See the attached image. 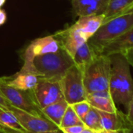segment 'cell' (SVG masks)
Here are the masks:
<instances>
[{
    "label": "cell",
    "instance_id": "cell-27",
    "mask_svg": "<svg viewBox=\"0 0 133 133\" xmlns=\"http://www.w3.org/2000/svg\"><path fill=\"white\" fill-rule=\"evenodd\" d=\"M122 55H124V56L125 57L127 62H129V65H131L133 67V48L126 51L125 52H124Z\"/></svg>",
    "mask_w": 133,
    "mask_h": 133
},
{
    "label": "cell",
    "instance_id": "cell-22",
    "mask_svg": "<svg viewBox=\"0 0 133 133\" xmlns=\"http://www.w3.org/2000/svg\"><path fill=\"white\" fill-rule=\"evenodd\" d=\"M84 125L82 120L79 118V117L76 115L71 106L69 104L60 122V125L59 126V129H63V128H67L73 125Z\"/></svg>",
    "mask_w": 133,
    "mask_h": 133
},
{
    "label": "cell",
    "instance_id": "cell-31",
    "mask_svg": "<svg viewBox=\"0 0 133 133\" xmlns=\"http://www.w3.org/2000/svg\"><path fill=\"white\" fill-rule=\"evenodd\" d=\"M81 133H94V132L92 131V130H91V129H88V128H85L82 132H81Z\"/></svg>",
    "mask_w": 133,
    "mask_h": 133
},
{
    "label": "cell",
    "instance_id": "cell-15",
    "mask_svg": "<svg viewBox=\"0 0 133 133\" xmlns=\"http://www.w3.org/2000/svg\"><path fill=\"white\" fill-rule=\"evenodd\" d=\"M2 79L8 86L17 90H32L38 83L39 77L31 73L19 72L12 76L2 77Z\"/></svg>",
    "mask_w": 133,
    "mask_h": 133
},
{
    "label": "cell",
    "instance_id": "cell-23",
    "mask_svg": "<svg viewBox=\"0 0 133 133\" xmlns=\"http://www.w3.org/2000/svg\"><path fill=\"white\" fill-rule=\"evenodd\" d=\"M70 105L71 106V108H73V110L74 111V112L76 113V115L79 117V118L81 120L83 119L85 115L88 113V111L91 108V106L88 103L87 101L77 102V103H74V104H72Z\"/></svg>",
    "mask_w": 133,
    "mask_h": 133
},
{
    "label": "cell",
    "instance_id": "cell-4",
    "mask_svg": "<svg viewBox=\"0 0 133 133\" xmlns=\"http://www.w3.org/2000/svg\"><path fill=\"white\" fill-rule=\"evenodd\" d=\"M111 62L109 56L98 55L82 70L83 83L86 94L109 90Z\"/></svg>",
    "mask_w": 133,
    "mask_h": 133
},
{
    "label": "cell",
    "instance_id": "cell-33",
    "mask_svg": "<svg viewBox=\"0 0 133 133\" xmlns=\"http://www.w3.org/2000/svg\"><path fill=\"white\" fill-rule=\"evenodd\" d=\"M5 0H0V6H2L3 5V3L5 2Z\"/></svg>",
    "mask_w": 133,
    "mask_h": 133
},
{
    "label": "cell",
    "instance_id": "cell-13",
    "mask_svg": "<svg viewBox=\"0 0 133 133\" xmlns=\"http://www.w3.org/2000/svg\"><path fill=\"white\" fill-rule=\"evenodd\" d=\"M104 19V15H91L79 16V19L72 25L78 30L87 40L94 35L98 29L102 26Z\"/></svg>",
    "mask_w": 133,
    "mask_h": 133
},
{
    "label": "cell",
    "instance_id": "cell-11",
    "mask_svg": "<svg viewBox=\"0 0 133 133\" xmlns=\"http://www.w3.org/2000/svg\"><path fill=\"white\" fill-rule=\"evenodd\" d=\"M97 110V109H96ZM101 120L103 129L130 133L133 130L132 127L127 118V115H125L120 111L114 113L105 112L97 110Z\"/></svg>",
    "mask_w": 133,
    "mask_h": 133
},
{
    "label": "cell",
    "instance_id": "cell-32",
    "mask_svg": "<svg viewBox=\"0 0 133 133\" xmlns=\"http://www.w3.org/2000/svg\"><path fill=\"white\" fill-rule=\"evenodd\" d=\"M42 133H63V132H62L60 129H56V130H53V131H49V132H45Z\"/></svg>",
    "mask_w": 133,
    "mask_h": 133
},
{
    "label": "cell",
    "instance_id": "cell-29",
    "mask_svg": "<svg viewBox=\"0 0 133 133\" xmlns=\"http://www.w3.org/2000/svg\"><path fill=\"white\" fill-rule=\"evenodd\" d=\"M5 19H6V15H5V12L0 9V26L2 25L5 22Z\"/></svg>",
    "mask_w": 133,
    "mask_h": 133
},
{
    "label": "cell",
    "instance_id": "cell-2",
    "mask_svg": "<svg viewBox=\"0 0 133 133\" xmlns=\"http://www.w3.org/2000/svg\"><path fill=\"white\" fill-rule=\"evenodd\" d=\"M74 65L73 58L63 48L34 58L31 73L40 79L60 82L68 69Z\"/></svg>",
    "mask_w": 133,
    "mask_h": 133
},
{
    "label": "cell",
    "instance_id": "cell-12",
    "mask_svg": "<svg viewBox=\"0 0 133 133\" xmlns=\"http://www.w3.org/2000/svg\"><path fill=\"white\" fill-rule=\"evenodd\" d=\"M108 2L109 0H71L74 12L78 16L103 14Z\"/></svg>",
    "mask_w": 133,
    "mask_h": 133
},
{
    "label": "cell",
    "instance_id": "cell-14",
    "mask_svg": "<svg viewBox=\"0 0 133 133\" xmlns=\"http://www.w3.org/2000/svg\"><path fill=\"white\" fill-rule=\"evenodd\" d=\"M86 101L92 108L99 111L114 113L118 111L109 90L97 91L87 94Z\"/></svg>",
    "mask_w": 133,
    "mask_h": 133
},
{
    "label": "cell",
    "instance_id": "cell-20",
    "mask_svg": "<svg viewBox=\"0 0 133 133\" xmlns=\"http://www.w3.org/2000/svg\"><path fill=\"white\" fill-rule=\"evenodd\" d=\"M0 125L18 131L26 132L18 122L15 115L10 110H2L0 111Z\"/></svg>",
    "mask_w": 133,
    "mask_h": 133
},
{
    "label": "cell",
    "instance_id": "cell-5",
    "mask_svg": "<svg viewBox=\"0 0 133 133\" xmlns=\"http://www.w3.org/2000/svg\"><path fill=\"white\" fill-rule=\"evenodd\" d=\"M0 91L12 106L33 115L46 118L42 110L37 104L32 90H20L9 87L1 77Z\"/></svg>",
    "mask_w": 133,
    "mask_h": 133
},
{
    "label": "cell",
    "instance_id": "cell-30",
    "mask_svg": "<svg viewBox=\"0 0 133 133\" xmlns=\"http://www.w3.org/2000/svg\"><path fill=\"white\" fill-rule=\"evenodd\" d=\"M94 133H119L118 131H111V130H106V129H101L99 131H93Z\"/></svg>",
    "mask_w": 133,
    "mask_h": 133
},
{
    "label": "cell",
    "instance_id": "cell-17",
    "mask_svg": "<svg viewBox=\"0 0 133 133\" xmlns=\"http://www.w3.org/2000/svg\"><path fill=\"white\" fill-rule=\"evenodd\" d=\"M133 10V0H109L104 15L103 23Z\"/></svg>",
    "mask_w": 133,
    "mask_h": 133
},
{
    "label": "cell",
    "instance_id": "cell-24",
    "mask_svg": "<svg viewBox=\"0 0 133 133\" xmlns=\"http://www.w3.org/2000/svg\"><path fill=\"white\" fill-rule=\"evenodd\" d=\"M85 128V126L84 125H77L67 128H63L60 129V130L63 132V133H81Z\"/></svg>",
    "mask_w": 133,
    "mask_h": 133
},
{
    "label": "cell",
    "instance_id": "cell-28",
    "mask_svg": "<svg viewBox=\"0 0 133 133\" xmlns=\"http://www.w3.org/2000/svg\"><path fill=\"white\" fill-rule=\"evenodd\" d=\"M0 133H28L27 132H22V131H18L15 129H12L7 127H4L0 125Z\"/></svg>",
    "mask_w": 133,
    "mask_h": 133
},
{
    "label": "cell",
    "instance_id": "cell-18",
    "mask_svg": "<svg viewBox=\"0 0 133 133\" xmlns=\"http://www.w3.org/2000/svg\"><path fill=\"white\" fill-rule=\"evenodd\" d=\"M68 105V103L65 100H62L44 108L42 109V112L47 119L51 121L59 128L62 118Z\"/></svg>",
    "mask_w": 133,
    "mask_h": 133
},
{
    "label": "cell",
    "instance_id": "cell-3",
    "mask_svg": "<svg viewBox=\"0 0 133 133\" xmlns=\"http://www.w3.org/2000/svg\"><path fill=\"white\" fill-rule=\"evenodd\" d=\"M133 26V10L113 18L102 24L98 30L87 41L96 55L111 42L122 36Z\"/></svg>",
    "mask_w": 133,
    "mask_h": 133
},
{
    "label": "cell",
    "instance_id": "cell-25",
    "mask_svg": "<svg viewBox=\"0 0 133 133\" xmlns=\"http://www.w3.org/2000/svg\"><path fill=\"white\" fill-rule=\"evenodd\" d=\"M10 104L6 100L5 96L2 94V93L0 91V111L2 110H9V106Z\"/></svg>",
    "mask_w": 133,
    "mask_h": 133
},
{
    "label": "cell",
    "instance_id": "cell-9",
    "mask_svg": "<svg viewBox=\"0 0 133 133\" xmlns=\"http://www.w3.org/2000/svg\"><path fill=\"white\" fill-rule=\"evenodd\" d=\"M60 48V44L53 35L38 38L33 41L26 49L24 55V65H31L34 57L47 53L56 52Z\"/></svg>",
    "mask_w": 133,
    "mask_h": 133
},
{
    "label": "cell",
    "instance_id": "cell-1",
    "mask_svg": "<svg viewBox=\"0 0 133 133\" xmlns=\"http://www.w3.org/2000/svg\"><path fill=\"white\" fill-rule=\"evenodd\" d=\"M111 62L109 92L114 104H122L128 111L133 97V79L130 65L122 53L108 55Z\"/></svg>",
    "mask_w": 133,
    "mask_h": 133
},
{
    "label": "cell",
    "instance_id": "cell-21",
    "mask_svg": "<svg viewBox=\"0 0 133 133\" xmlns=\"http://www.w3.org/2000/svg\"><path fill=\"white\" fill-rule=\"evenodd\" d=\"M82 121L86 128L92 131H99L103 129L100 114L98 111L94 108L91 107V108Z\"/></svg>",
    "mask_w": 133,
    "mask_h": 133
},
{
    "label": "cell",
    "instance_id": "cell-7",
    "mask_svg": "<svg viewBox=\"0 0 133 133\" xmlns=\"http://www.w3.org/2000/svg\"><path fill=\"white\" fill-rule=\"evenodd\" d=\"M32 94L42 110L53 103L64 100L60 82L57 81L39 78L38 83L32 90Z\"/></svg>",
    "mask_w": 133,
    "mask_h": 133
},
{
    "label": "cell",
    "instance_id": "cell-16",
    "mask_svg": "<svg viewBox=\"0 0 133 133\" xmlns=\"http://www.w3.org/2000/svg\"><path fill=\"white\" fill-rule=\"evenodd\" d=\"M133 48V26L123 34L122 36L111 42L102 51L100 55H111L113 54L122 53Z\"/></svg>",
    "mask_w": 133,
    "mask_h": 133
},
{
    "label": "cell",
    "instance_id": "cell-8",
    "mask_svg": "<svg viewBox=\"0 0 133 133\" xmlns=\"http://www.w3.org/2000/svg\"><path fill=\"white\" fill-rule=\"evenodd\" d=\"M9 110L15 115L21 126L28 133L45 132L59 129L49 119L33 115L21 111L11 104L9 106Z\"/></svg>",
    "mask_w": 133,
    "mask_h": 133
},
{
    "label": "cell",
    "instance_id": "cell-6",
    "mask_svg": "<svg viewBox=\"0 0 133 133\" xmlns=\"http://www.w3.org/2000/svg\"><path fill=\"white\" fill-rule=\"evenodd\" d=\"M64 100L68 104L86 101L82 70L75 65L71 67L60 81Z\"/></svg>",
    "mask_w": 133,
    "mask_h": 133
},
{
    "label": "cell",
    "instance_id": "cell-26",
    "mask_svg": "<svg viewBox=\"0 0 133 133\" xmlns=\"http://www.w3.org/2000/svg\"><path fill=\"white\" fill-rule=\"evenodd\" d=\"M127 118L129 122H130L132 127L133 129V97L129 103V108H128V114H127Z\"/></svg>",
    "mask_w": 133,
    "mask_h": 133
},
{
    "label": "cell",
    "instance_id": "cell-10",
    "mask_svg": "<svg viewBox=\"0 0 133 133\" xmlns=\"http://www.w3.org/2000/svg\"><path fill=\"white\" fill-rule=\"evenodd\" d=\"M53 37L58 41L60 48L65 50L72 58L78 48L87 42L86 38L72 25L63 30L56 33Z\"/></svg>",
    "mask_w": 133,
    "mask_h": 133
},
{
    "label": "cell",
    "instance_id": "cell-19",
    "mask_svg": "<svg viewBox=\"0 0 133 133\" xmlns=\"http://www.w3.org/2000/svg\"><path fill=\"white\" fill-rule=\"evenodd\" d=\"M96 55H96L89 44L85 42L78 48L73 57V60L74 65L82 70L95 58Z\"/></svg>",
    "mask_w": 133,
    "mask_h": 133
}]
</instances>
